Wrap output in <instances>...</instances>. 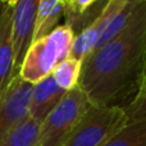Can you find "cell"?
<instances>
[{"label": "cell", "mask_w": 146, "mask_h": 146, "mask_svg": "<svg viewBox=\"0 0 146 146\" xmlns=\"http://www.w3.org/2000/svg\"><path fill=\"white\" fill-rule=\"evenodd\" d=\"M145 63L146 0H142L126 27L82 62L78 86L91 103L114 105L117 99L140 90Z\"/></svg>", "instance_id": "cell-1"}, {"label": "cell", "mask_w": 146, "mask_h": 146, "mask_svg": "<svg viewBox=\"0 0 146 146\" xmlns=\"http://www.w3.org/2000/svg\"><path fill=\"white\" fill-rule=\"evenodd\" d=\"M74 37L73 28L66 23L56 26L44 37L32 41L19 67V77L35 85L50 76L55 67L69 56Z\"/></svg>", "instance_id": "cell-2"}, {"label": "cell", "mask_w": 146, "mask_h": 146, "mask_svg": "<svg viewBox=\"0 0 146 146\" xmlns=\"http://www.w3.org/2000/svg\"><path fill=\"white\" fill-rule=\"evenodd\" d=\"M127 123L124 108L91 103L63 146H103Z\"/></svg>", "instance_id": "cell-3"}, {"label": "cell", "mask_w": 146, "mask_h": 146, "mask_svg": "<svg viewBox=\"0 0 146 146\" xmlns=\"http://www.w3.org/2000/svg\"><path fill=\"white\" fill-rule=\"evenodd\" d=\"M91 104L80 86L67 91L40 126V146H63Z\"/></svg>", "instance_id": "cell-4"}, {"label": "cell", "mask_w": 146, "mask_h": 146, "mask_svg": "<svg viewBox=\"0 0 146 146\" xmlns=\"http://www.w3.org/2000/svg\"><path fill=\"white\" fill-rule=\"evenodd\" d=\"M32 86L17 74L0 98V144L28 117Z\"/></svg>", "instance_id": "cell-5"}, {"label": "cell", "mask_w": 146, "mask_h": 146, "mask_svg": "<svg viewBox=\"0 0 146 146\" xmlns=\"http://www.w3.org/2000/svg\"><path fill=\"white\" fill-rule=\"evenodd\" d=\"M40 0H18L13 7L12 37L14 48V72L18 74L25 55L33 40Z\"/></svg>", "instance_id": "cell-6"}, {"label": "cell", "mask_w": 146, "mask_h": 146, "mask_svg": "<svg viewBox=\"0 0 146 146\" xmlns=\"http://www.w3.org/2000/svg\"><path fill=\"white\" fill-rule=\"evenodd\" d=\"M128 1L129 0H106L105 5L96 15V18H94L92 22L85 26L78 33H76L69 56L80 62L85 60L94 51L99 38L101 37L111 19Z\"/></svg>", "instance_id": "cell-7"}, {"label": "cell", "mask_w": 146, "mask_h": 146, "mask_svg": "<svg viewBox=\"0 0 146 146\" xmlns=\"http://www.w3.org/2000/svg\"><path fill=\"white\" fill-rule=\"evenodd\" d=\"M67 91L56 85L53 76H48L32 86L28 105V115L38 123H42L51 110L59 104Z\"/></svg>", "instance_id": "cell-8"}, {"label": "cell", "mask_w": 146, "mask_h": 146, "mask_svg": "<svg viewBox=\"0 0 146 146\" xmlns=\"http://www.w3.org/2000/svg\"><path fill=\"white\" fill-rule=\"evenodd\" d=\"M13 7L7 5L0 14V98L15 77L14 48L12 37Z\"/></svg>", "instance_id": "cell-9"}, {"label": "cell", "mask_w": 146, "mask_h": 146, "mask_svg": "<svg viewBox=\"0 0 146 146\" xmlns=\"http://www.w3.org/2000/svg\"><path fill=\"white\" fill-rule=\"evenodd\" d=\"M64 10L66 0H40L32 41L50 33L58 26L59 19L64 15Z\"/></svg>", "instance_id": "cell-10"}, {"label": "cell", "mask_w": 146, "mask_h": 146, "mask_svg": "<svg viewBox=\"0 0 146 146\" xmlns=\"http://www.w3.org/2000/svg\"><path fill=\"white\" fill-rule=\"evenodd\" d=\"M40 126L28 115L5 137L0 146H40Z\"/></svg>", "instance_id": "cell-11"}, {"label": "cell", "mask_w": 146, "mask_h": 146, "mask_svg": "<svg viewBox=\"0 0 146 146\" xmlns=\"http://www.w3.org/2000/svg\"><path fill=\"white\" fill-rule=\"evenodd\" d=\"M103 146H146V117L128 122Z\"/></svg>", "instance_id": "cell-12"}, {"label": "cell", "mask_w": 146, "mask_h": 146, "mask_svg": "<svg viewBox=\"0 0 146 146\" xmlns=\"http://www.w3.org/2000/svg\"><path fill=\"white\" fill-rule=\"evenodd\" d=\"M81 68H82V62L68 56L55 67L51 76L59 87L63 88L64 91H69L78 85Z\"/></svg>", "instance_id": "cell-13"}, {"label": "cell", "mask_w": 146, "mask_h": 146, "mask_svg": "<svg viewBox=\"0 0 146 146\" xmlns=\"http://www.w3.org/2000/svg\"><path fill=\"white\" fill-rule=\"evenodd\" d=\"M128 122H133L142 117H146V83L140 87L132 101L124 108Z\"/></svg>", "instance_id": "cell-14"}, {"label": "cell", "mask_w": 146, "mask_h": 146, "mask_svg": "<svg viewBox=\"0 0 146 146\" xmlns=\"http://www.w3.org/2000/svg\"><path fill=\"white\" fill-rule=\"evenodd\" d=\"M100 0H68L66 4L64 15L67 18V25L72 27L76 23V21L80 19L95 3H99Z\"/></svg>", "instance_id": "cell-15"}, {"label": "cell", "mask_w": 146, "mask_h": 146, "mask_svg": "<svg viewBox=\"0 0 146 146\" xmlns=\"http://www.w3.org/2000/svg\"><path fill=\"white\" fill-rule=\"evenodd\" d=\"M0 1H1L3 4H5V5H9V7H14V5L17 4L18 0H0Z\"/></svg>", "instance_id": "cell-16"}, {"label": "cell", "mask_w": 146, "mask_h": 146, "mask_svg": "<svg viewBox=\"0 0 146 146\" xmlns=\"http://www.w3.org/2000/svg\"><path fill=\"white\" fill-rule=\"evenodd\" d=\"M5 7H7V5H5V4H3V3L0 1V14H1V13H3V10L5 9Z\"/></svg>", "instance_id": "cell-17"}, {"label": "cell", "mask_w": 146, "mask_h": 146, "mask_svg": "<svg viewBox=\"0 0 146 146\" xmlns=\"http://www.w3.org/2000/svg\"><path fill=\"white\" fill-rule=\"evenodd\" d=\"M144 83H146V63H145V72H144ZM142 83V85H144Z\"/></svg>", "instance_id": "cell-18"}, {"label": "cell", "mask_w": 146, "mask_h": 146, "mask_svg": "<svg viewBox=\"0 0 146 146\" xmlns=\"http://www.w3.org/2000/svg\"><path fill=\"white\" fill-rule=\"evenodd\" d=\"M67 1H68V0H66V4H67Z\"/></svg>", "instance_id": "cell-19"}]
</instances>
